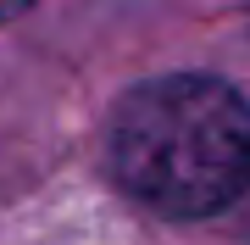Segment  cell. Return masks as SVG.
I'll list each match as a JSON object with an SVG mask.
<instances>
[{
  "label": "cell",
  "mask_w": 250,
  "mask_h": 245,
  "mask_svg": "<svg viewBox=\"0 0 250 245\" xmlns=\"http://www.w3.org/2000/svg\"><path fill=\"white\" fill-rule=\"evenodd\" d=\"M117 178L167 218H211L250 190V106L228 84L150 78L111 117Z\"/></svg>",
  "instance_id": "1"
},
{
  "label": "cell",
  "mask_w": 250,
  "mask_h": 245,
  "mask_svg": "<svg viewBox=\"0 0 250 245\" xmlns=\"http://www.w3.org/2000/svg\"><path fill=\"white\" fill-rule=\"evenodd\" d=\"M28 6H34V0H0V22H11V17H17V11H28Z\"/></svg>",
  "instance_id": "2"
}]
</instances>
